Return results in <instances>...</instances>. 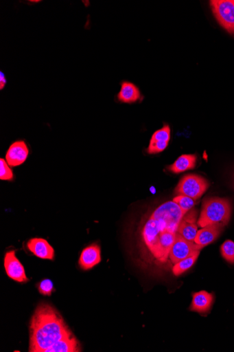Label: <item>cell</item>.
<instances>
[{
  "label": "cell",
  "mask_w": 234,
  "mask_h": 352,
  "mask_svg": "<svg viewBox=\"0 0 234 352\" xmlns=\"http://www.w3.org/2000/svg\"><path fill=\"white\" fill-rule=\"evenodd\" d=\"M184 215L173 201L161 204L144 215L138 231L139 252L144 264L159 268L168 265Z\"/></svg>",
  "instance_id": "cell-1"
},
{
  "label": "cell",
  "mask_w": 234,
  "mask_h": 352,
  "mask_svg": "<svg viewBox=\"0 0 234 352\" xmlns=\"http://www.w3.org/2000/svg\"><path fill=\"white\" fill-rule=\"evenodd\" d=\"M30 352L47 349L71 332L60 314L47 303L40 304L33 314L30 327Z\"/></svg>",
  "instance_id": "cell-2"
},
{
  "label": "cell",
  "mask_w": 234,
  "mask_h": 352,
  "mask_svg": "<svg viewBox=\"0 0 234 352\" xmlns=\"http://www.w3.org/2000/svg\"><path fill=\"white\" fill-rule=\"evenodd\" d=\"M232 206L228 199L210 198L203 203L198 226L205 228L213 223L226 226L231 218Z\"/></svg>",
  "instance_id": "cell-3"
},
{
  "label": "cell",
  "mask_w": 234,
  "mask_h": 352,
  "mask_svg": "<svg viewBox=\"0 0 234 352\" xmlns=\"http://www.w3.org/2000/svg\"><path fill=\"white\" fill-rule=\"evenodd\" d=\"M209 187V182L196 175L185 176L176 188L178 195H183L198 200L202 197Z\"/></svg>",
  "instance_id": "cell-4"
},
{
  "label": "cell",
  "mask_w": 234,
  "mask_h": 352,
  "mask_svg": "<svg viewBox=\"0 0 234 352\" xmlns=\"http://www.w3.org/2000/svg\"><path fill=\"white\" fill-rule=\"evenodd\" d=\"M211 6L219 23L234 36V0H213Z\"/></svg>",
  "instance_id": "cell-5"
},
{
  "label": "cell",
  "mask_w": 234,
  "mask_h": 352,
  "mask_svg": "<svg viewBox=\"0 0 234 352\" xmlns=\"http://www.w3.org/2000/svg\"><path fill=\"white\" fill-rule=\"evenodd\" d=\"M200 250L194 241H188L178 233L169 254L171 263L176 265Z\"/></svg>",
  "instance_id": "cell-6"
},
{
  "label": "cell",
  "mask_w": 234,
  "mask_h": 352,
  "mask_svg": "<svg viewBox=\"0 0 234 352\" xmlns=\"http://www.w3.org/2000/svg\"><path fill=\"white\" fill-rule=\"evenodd\" d=\"M4 266L8 276L11 279L21 283H27L29 280L23 265L16 257L15 250L6 252Z\"/></svg>",
  "instance_id": "cell-7"
},
{
  "label": "cell",
  "mask_w": 234,
  "mask_h": 352,
  "mask_svg": "<svg viewBox=\"0 0 234 352\" xmlns=\"http://www.w3.org/2000/svg\"><path fill=\"white\" fill-rule=\"evenodd\" d=\"M29 149L23 141H17L9 148L5 160L11 167H17L24 164L28 157Z\"/></svg>",
  "instance_id": "cell-8"
},
{
  "label": "cell",
  "mask_w": 234,
  "mask_h": 352,
  "mask_svg": "<svg viewBox=\"0 0 234 352\" xmlns=\"http://www.w3.org/2000/svg\"><path fill=\"white\" fill-rule=\"evenodd\" d=\"M196 218V210H191L184 215L179 223L178 233L183 238L190 241H194L195 237L198 233Z\"/></svg>",
  "instance_id": "cell-9"
},
{
  "label": "cell",
  "mask_w": 234,
  "mask_h": 352,
  "mask_svg": "<svg viewBox=\"0 0 234 352\" xmlns=\"http://www.w3.org/2000/svg\"><path fill=\"white\" fill-rule=\"evenodd\" d=\"M27 247L33 254H35L36 257L40 259L54 260V249L49 243L44 239H32L27 243Z\"/></svg>",
  "instance_id": "cell-10"
},
{
  "label": "cell",
  "mask_w": 234,
  "mask_h": 352,
  "mask_svg": "<svg viewBox=\"0 0 234 352\" xmlns=\"http://www.w3.org/2000/svg\"><path fill=\"white\" fill-rule=\"evenodd\" d=\"M102 261V250L97 244L85 248L80 255L79 265L84 271L90 270Z\"/></svg>",
  "instance_id": "cell-11"
},
{
  "label": "cell",
  "mask_w": 234,
  "mask_h": 352,
  "mask_svg": "<svg viewBox=\"0 0 234 352\" xmlns=\"http://www.w3.org/2000/svg\"><path fill=\"white\" fill-rule=\"evenodd\" d=\"M224 226L219 223L209 225L202 230L198 231L195 237L194 243L198 245L200 249L214 242L220 236L224 229Z\"/></svg>",
  "instance_id": "cell-12"
},
{
  "label": "cell",
  "mask_w": 234,
  "mask_h": 352,
  "mask_svg": "<svg viewBox=\"0 0 234 352\" xmlns=\"http://www.w3.org/2000/svg\"><path fill=\"white\" fill-rule=\"evenodd\" d=\"M82 348L72 332L67 334L49 348L47 352H79Z\"/></svg>",
  "instance_id": "cell-13"
},
{
  "label": "cell",
  "mask_w": 234,
  "mask_h": 352,
  "mask_svg": "<svg viewBox=\"0 0 234 352\" xmlns=\"http://www.w3.org/2000/svg\"><path fill=\"white\" fill-rule=\"evenodd\" d=\"M118 100L125 104H132L141 99L139 88L133 83L123 82L121 90L117 95Z\"/></svg>",
  "instance_id": "cell-14"
},
{
  "label": "cell",
  "mask_w": 234,
  "mask_h": 352,
  "mask_svg": "<svg viewBox=\"0 0 234 352\" xmlns=\"http://www.w3.org/2000/svg\"><path fill=\"white\" fill-rule=\"evenodd\" d=\"M213 297L207 292H200L193 295L190 310L200 314L208 312L212 306Z\"/></svg>",
  "instance_id": "cell-15"
},
{
  "label": "cell",
  "mask_w": 234,
  "mask_h": 352,
  "mask_svg": "<svg viewBox=\"0 0 234 352\" xmlns=\"http://www.w3.org/2000/svg\"><path fill=\"white\" fill-rule=\"evenodd\" d=\"M196 156L194 154H186L180 156L176 162L167 169L170 172L178 174L193 170L196 167Z\"/></svg>",
  "instance_id": "cell-16"
},
{
  "label": "cell",
  "mask_w": 234,
  "mask_h": 352,
  "mask_svg": "<svg viewBox=\"0 0 234 352\" xmlns=\"http://www.w3.org/2000/svg\"><path fill=\"white\" fill-rule=\"evenodd\" d=\"M200 250L196 252L190 256V257L185 258L177 264L174 265L172 271L175 276H180L184 272L189 270L194 265L198 258Z\"/></svg>",
  "instance_id": "cell-17"
},
{
  "label": "cell",
  "mask_w": 234,
  "mask_h": 352,
  "mask_svg": "<svg viewBox=\"0 0 234 352\" xmlns=\"http://www.w3.org/2000/svg\"><path fill=\"white\" fill-rule=\"evenodd\" d=\"M173 201L180 208L185 214L191 210L196 204L194 199L183 195H178Z\"/></svg>",
  "instance_id": "cell-18"
},
{
  "label": "cell",
  "mask_w": 234,
  "mask_h": 352,
  "mask_svg": "<svg viewBox=\"0 0 234 352\" xmlns=\"http://www.w3.org/2000/svg\"><path fill=\"white\" fill-rule=\"evenodd\" d=\"M222 257L229 263H234V242L228 240L221 246Z\"/></svg>",
  "instance_id": "cell-19"
},
{
  "label": "cell",
  "mask_w": 234,
  "mask_h": 352,
  "mask_svg": "<svg viewBox=\"0 0 234 352\" xmlns=\"http://www.w3.org/2000/svg\"><path fill=\"white\" fill-rule=\"evenodd\" d=\"M171 140V128L169 125L165 124L161 129L156 131L150 141L169 142Z\"/></svg>",
  "instance_id": "cell-20"
},
{
  "label": "cell",
  "mask_w": 234,
  "mask_h": 352,
  "mask_svg": "<svg viewBox=\"0 0 234 352\" xmlns=\"http://www.w3.org/2000/svg\"><path fill=\"white\" fill-rule=\"evenodd\" d=\"M14 173L10 168L6 160L0 159V179L5 181H12Z\"/></svg>",
  "instance_id": "cell-21"
},
{
  "label": "cell",
  "mask_w": 234,
  "mask_h": 352,
  "mask_svg": "<svg viewBox=\"0 0 234 352\" xmlns=\"http://www.w3.org/2000/svg\"><path fill=\"white\" fill-rule=\"evenodd\" d=\"M38 291L43 296H51L54 291L53 282L49 279L42 280L38 285Z\"/></svg>",
  "instance_id": "cell-22"
},
{
  "label": "cell",
  "mask_w": 234,
  "mask_h": 352,
  "mask_svg": "<svg viewBox=\"0 0 234 352\" xmlns=\"http://www.w3.org/2000/svg\"><path fill=\"white\" fill-rule=\"evenodd\" d=\"M169 142H150V145L148 148V153L150 154H157L163 151L168 147Z\"/></svg>",
  "instance_id": "cell-23"
},
{
  "label": "cell",
  "mask_w": 234,
  "mask_h": 352,
  "mask_svg": "<svg viewBox=\"0 0 234 352\" xmlns=\"http://www.w3.org/2000/svg\"><path fill=\"white\" fill-rule=\"evenodd\" d=\"M7 84V79L3 72L0 73V89H3Z\"/></svg>",
  "instance_id": "cell-24"
},
{
  "label": "cell",
  "mask_w": 234,
  "mask_h": 352,
  "mask_svg": "<svg viewBox=\"0 0 234 352\" xmlns=\"http://www.w3.org/2000/svg\"><path fill=\"white\" fill-rule=\"evenodd\" d=\"M232 184H233V187L234 188V173H233V175L232 176Z\"/></svg>",
  "instance_id": "cell-25"
}]
</instances>
